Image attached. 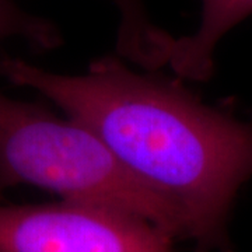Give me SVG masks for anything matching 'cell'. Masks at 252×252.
Returning <instances> with one entry per match:
<instances>
[{
	"instance_id": "obj_2",
	"label": "cell",
	"mask_w": 252,
	"mask_h": 252,
	"mask_svg": "<svg viewBox=\"0 0 252 252\" xmlns=\"http://www.w3.org/2000/svg\"><path fill=\"white\" fill-rule=\"evenodd\" d=\"M18 185L139 217L187 241L178 209L137 180L91 129L0 93V202Z\"/></svg>"
},
{
	"instance_id": "obj_1",
	"label": "cell",
	"mask_w": 252,
	"mask_h": 252,
	"mask_svg": "<svg viewBox=\"0 0 252 252\" xmlns=\"http://www.w3.org/2000/svg\"><path fill=\"white\" fill-rule=\"evenodd\" d=\"M0 76L91 129L178 209L193 252H235L230 219L252 178V119L238 117L231 102L209 105L178 76L137 72L112 54L74 76L1 55Z\"/></svg>"
},
{
	"instance_id": "obj_6",
	"label": "cell",
	"mask_w": 252,
	"mask_h": 252,
	"mask_svg": "<svg viewBox=\"0 0 252 252\" xmlns=\"http://www.w3.org/2000/svg\"><path fill=\"white\" fill-rule=\"evenodd\" d=\"M18 36L39 52L62 45V35L52 21L30 14L11 0H0V41Z\"/></svg>"
},
{
	"instance_id": "obj_4",
	"label": "cell",
	"mask_w": 252,
	"mask_h": 252,
	"mask_svg": "<svg viewBox=\"0 0 252 252\" xmlns=\"http://www.w3.org/2000/svg\"><path fill=\"white\" fill-rule=\"evenodd\" d=\"M252 14V0H202L198 30L174 39L168 64L182 80L206 81L213 76L220 41Z\"/></svg>"
},
{
	"instance_id": "obj_5",
	"label": "cell",
	"mask_w": 252,
	"mask_h": 252,
	"mask_svg": "<svg viewBox=\"0 0 252 252\" xmlns=\"http://www.w3.org/2000/svg\"><path fill=\"white\" fill-rule=\"evenodd\" d=\"M111 1L119 13L118 56L149 72L168 64L175 36L154 24L143 0Z\"/></svg>"
},
{
	"instance_id": "obj_3",
	"label": "cell",
	"mask_w": 252,
	"mask_h": 252,
	"mask_svg": "<svg viewBox=\"0 0 252 252\" xmlns=\"http://www.w3.org/2000/svg\"><path fill=\"white\" fill-rule=\"evenodd\" d=\"M174 244L143 219L101 207L0 203V252H174Z\"/></svg>"
}]
</instances>
